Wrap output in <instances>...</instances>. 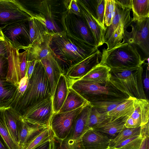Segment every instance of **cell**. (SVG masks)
Here are the masks:
<instances>
[{"mask_svg": "<svg viewBox=\"0 0 149 149\" xmlns=\"http://www.w3.org/2000/svg\"><path fill=\"white\" fill-rule=\"evenodd\" d=\"M65 31L52 33L50 45L63 74L70 67L94 53L98 47H91L79 40L77 42ZM51 47V46H50Z\"/></svg>", "mask_w": 149, "mask_h": 149, "instance_id": "cell-1", "label": "cell"}, {"mask_svg": "<svg viewBox=\"0 0 149 149\" xmlns=\"http://www.w3.org/2000/svg\"><path fill=\"white\" fill-rule=\"evenodd\" d=\"M51 96V88L46 73L40 61H36L25 91L10 107L21 117L33 105Z\"/></svg>", "mask_w": 149, "mask_h": 149, "instance_id": "cell-2", "label": "cell"}, {"mask_svg": "<svg viewBox=\"0 0 149 149\" xmlns=\"http://www.w3.org/2000/svg\"><path fill=\"white\" fill-rule=\"evenodd\" d=\"M143 72L142 65L125 69L111 68L109 81L130 97L147 99L143 83Z\"/></svg>", "mask_w": 149, "mask_h": 149, "instance_id": "cell-3", "label": "cell"}, {"mask_svg": "<svg viewBox=\"0 0 149 149\" xmlns=\"http://www.w3.org/2000/svg\"><path fill=\"white\" fill-rule=\"evenodd\" d=\"M68 88L74 90L88 103L126 100L130 97L120 91L109 82L101 85L82 80L68 82Z\"/></svg>", "mask_w": 149, "mask_h": 149, "instance_id": "cell-4", "label": "cell"}, {"mask_svg": "<svg viewBox=\"0 0 149 149\" xmlns=\"http://www.w3.org/2000/svg\"><path fill=\"white\" fill-rule=\"evenodd\" d=\"M144 62L134 48L120 42L110 49L104 48L100 63L111 68L121 69L141 66Z\"/></svg>", "mask_w": 149, "mask_h": 149, "instance_id": "cell-5", "label": "cell"}, {"mask_svg": "<svg viewBox=\"0 0 149 149\" xmlns=\"http://www.w3.org/2000/svg\"><path fill=\"white\" fill-rule=\"evenodd\" d=\"M130 26L131 31L125 29L122 43H127L137 50L142 60H148L149 56V17L132 18Z\"/></svg>", "mask_w": 149, "mask_h": 149, "instance_id": "cell-6", "label": "cell"}, {"mask_svg": "<svg viewBox=\"0 0 149 149\" xmlns=\"http://www.w3.org/2000/svg\"><path fill=\"white\" fill-rule=\"evenodd\" d=\"M91 108L89 103L85 106L76 117L67 136L57 143L59 149H84L81 139L88 130L87 124Z\"/></svg>", "mask_w": 149, "mask_h": 149, "instance_id": "cell-7", "label": "cell"}, {"mask_svg": "<svg viewBox=\"0 0 149 149\" xmlns=\"http://www.w3.org/2000/svg\"><path fill=\"white\" fill-rule=\"evenodd\" d=\"M33 13L18 0H0V30L18 22L29 21Z\"/></svg>", "mask_w": 149, "mask_h": 149, "instance_id": "cell-8", "label": "cell"}, {"mask_svg": "<svg viewBox=\"0 0 149 149\" xmlns=\"http://www.w3.org/2000/svg\"><path fill=\"white\" fill-rule=\"evenodd\" d=\"M6 43L8 61L6 79L18 86L20 81L26 73L27 50L19 52L18 50L6 40Z\"/></svg>", "mask_w": 149, "mask_h": 149, "instance_id": "cell-9", "label": "cell"}, {"mask_svg": "<svg viewBox=\"0 0 149 149\" xmlns=\"http://www.w3.org/2000/svg\"><path fill=\"white\" fill-rule=\"evenodd\" d=\"M88 104L70 111L53 113L49 126L53 136L60 140L65 139L69 133L77 116L84 107Z\"/></svg>", "mask_w": 149, "mask_h": 149, "instance_id": "cell-10", "label": "cell"}, {"mask_svg": "<svg viewBox=\"0 0 149 149\" xmlns=\"http://www.w3.org/2000/svg\"><path fill=\"white\" fill-rule=\"evenodd\" d=\"M5 40L15 48L26 50L30 43L29 21L15 23L1 30Z\"/></svg>", "mask_w": 149, "mask_h": 149, "instance_id": "cell-11", "label": "cell"}, {"mask_svg": "<svg viewBox=\"0 0 149 149\" xmlns=\"http://www.w3.org/2000/svg\"><path fill=\"white\" fill-rule=\"evenodd\" d=\"M53 113L51 96L33 105L20 118L31 123L49 127Z\"/></svg>", "mask_w": 149, "mask_h": 149, "instance_id": "cell-12", "label": "cell"}, {"mask_svg": "<svg viewBox=\"0 0 149 149\" xmlns=\"http://www.w3.org/2000/svg\"><path fill=\"white\" fill-rule=\"evenodd\" d=\"M101 53L98 49L85 59L72 65L65 75L68 82L78 80L100 63Z\"/></svg>", "mask_w": 149, "mask_h": 149, "instance_id": "cell-13", "label": "cell"}, {"mask_svg": "<svg viewBox=\"0 0 149 149\" xmlns=\"http://www.w3.org/2000/svg\"><path fill=\"white\" fill-rule=\"evenodd\" d=\"M115 1L116 5L115 15L110 26L106 27L104 43L107 42L120 25L123 24L127 28L130 26L132 21V18L130 15L131 9L123 7Z\"/></svg>", "mask_w": 149, "mask_h": 149, "instance_id": "cell-14", "label": "cell"}, {"mask_svg": "<svg viewBox=\"0 0 149 149\" xmlns=\"http://www.w3.org/2000/svg\"><path fill=\"white\" fill-rule=\"evenodd\" d=\"M110 139L104 134L91 129L84 134L81 141L84 149H109Z\"/></svg>", "mask_w": 149, "mask_h": 149, "instance_id": "cell-15", "label": "cell"}, {"mask_svg": "<svg viewBox=\"0 0 149 149\" xmlns=\"http://www.w3.org/2000/svg\"><path fill=\"white\" fill-rule=\"evenodd\" d=\"M81 15L91 30L97 46L98 47L104 44L105 31L94 19L82 0H77Z\"/></svg>", "mask_w": 149, "mask_h": 149, "instance_id": "cell-16", "label": "cell"}, {"mask_svg": "<svg viewBox=\"0 0 149 149\" xmlns=\"http://www.w3.org/2000/svg\"><path fill=\"white\" fill-rule=\"evenodd\" d=\"M128 117V116H125L113 119L112 116H109L91 129L103 133L109 137L110 136L111 139L112 137L113 139L126 128L125 125Z\"/></svg>", "mask_w": 149, "mask_h": 149, "instance_id": "cell-17", "label": "cell"}, {"mask_svg": "<svg viewBox=\"0 0 149 149\" xmlns=\"http://www.w3.org/2000/svg\"><path fill=\"white\" fill-rule=\"evenodd\" d=\"M52 37V33H51L42 43L29 45L26 50L27 61L34 60L40 61L42 59L54 54L50 47Z\"/></svg>", "mask_w": 149, "mask_h": 149, "instance_id": "cell-18", "label": "cell"}, {"mask_svg": "<svg viewBox=\"0 0 149 149\" xmlns=\"http://www.w3.org/2000/svg\"><path fill=\"white\" fill-rule=\"evenodd\" d=\"M41 62L48 77L53 96L61 75L63 74L60 66L55 58L54 54L41 60Z\"/></svg>", "mask_w": 149, "mask_h": 149, "instance_id": "cell-19", "label": "cell"}, {"mask_svg": "<svg viewBox=\"0 0 149 149\" xmlns=\"http://www.w3.org/2000/svg\"><path fill=\"white\" fill-rule=\"evenodd\" d=\"M110 70L106 65L99 63L79 80L105 85L109 82Z\"/></svg>", "mask_w": 149, "mask_h": 149, "instance_id": "cell-20", "label": "cell"}, {"mask_svg": "<svg viewBox=\"0 0 149 149\" xmlns=\"http://www.w3.org/2000/svg\"><path fill=\"white\" fill-rule=\"evenodd\" d=\"M21 119L19 145L22 149L27 142L48 127L31 123Z\"/></svg>", "mask_w": 149, "mask_h": 149, "instance_id": "cell-21", "label": "cell"}, {"mask_svg": "<svg viewBox=\"0 0 149 149\" xmlns=\"http://www.w3.org/2000/svg\"><path fill=\"white\" fill-rule=\"evenodd\" d=\"M68 91V82L65 76L62 74L56 85L52 96L54 113H58L63 105Z\"/></svg>", "mask_w": 149, "mask_h": 149, "instance_id": "cell-22", "label": "cell"}, {"mask_svg": "<svg viewBox=\"0 0 149 149\" xmlns=\"http://www.w3.org/2000/svg\"><path fill=\"white\" fill-rule=\"evenodd\" d=\"M18 86L7 81L0 78V109L10 106L15 98Z\"/></svg>", "mask_w": 149, "mask_h": 149, "instance_id": "cell-23", "label": "cell"}, {"mask_svg": "<svg viewBox=\"0 0 149 149\" xmlns=\"http://www.w3.org/2000/svg\"><path fill=\"white\" fill-rule=\"evenodd\" d=\"M4 114L6 122L13 138L19 145L21 116L10 106L4 109Z\"/></svg>", "mask_w": 149, "mask_h": 149, "instance_id": "cell-24", "label": "cell"}, {"mask_svg": "<svg viewBox=\"0 0 149 149\" xmlns=\"http://www.w3.org/2000/svg\"><path fill=\"white\" fill-rule=\"evenodd\" d=\"M30 45L43 42L51 33L42 24L32 18L29 21Z\"/></svg>", "mask_w": 149, "mask_h": 149, "instance_id": "cell-25", "label": "cell"}, {"mask_svg": "<svg viewBox=\"0 0 149 149\" xmlns=\"http://www.w3.org/2000/svg\"><path fill=\"white\" fill-rule=\"evenodd\" d=\"M134 110L131 116L141 126L149 122V102L147 99L134 98Z\"/></svg>", "mask_w": 149, "mask_h": 149, "instance_id": "cell-26", "label": "cell"}, {"mask_svg": "<svg viewBox=\"0 0 149 149\" xmlns=\"http://www.w3.org/2000/svg\"><path fill=\"white\" fill-rule=\"evenodd\" d=\"M94 19L104 31L105 0L83 1Z\"/></svg>", "mask_w": 149, "mask_h": 149, "instance_id": "cell-27", "label": "cell"}, {"mask_svg": "<svg viewBox=\"0 0 149 149\" xmlns=\"http://www.w3.org/2000/svg\"><path fill=\"white\" fill-rule=\"evenodd\" d=\"M89 103L74 90L68 88L67 97L58 113L66 112L76 109Z\"/></svg>", "mask_w": 149, "mask_h": 149, "instance_id": "cell-28", "label": "cell"}, {"mask_svg": "<svg viewBox=\"0 0 149 149\" xmlns=\"http://www.w3.org/2000/svg\"><path fill=\"white\" fill-rule=\"evenodd\" d=\"M82 17V19H77L75 21L79 38L87 44L93 47H98L91 30Z\"/></svg>", "mask_w": 149, "mask_h": 149, "instance_id": "cell-29", "label": "cell"}, {"mask_svg": "<svg viewBox=\"0 0 149 149\" xmlns=\"http://www.w3.org/2000/svg\"><path fill=\"white\" fill-rule=\"evenodd\" d=\"M134 98L130 97L115 109L108 112V115L112 116L113 119L125 116H131L134 110L133 102Z\"/></svg>", "mask_w": 149, "mask_h": 149, "instance_id": "cell-30", "label": "cell"}, {"mask_svg": "<svg viewBox=\"0 0 149 149\" xmlns=\"http://www.w3.org/2000/svg\"><path fill=\"white\" fill-rule=\"evenodd\" d=\"M4 109H0V135L8 149H20L13 139L6 122Z\"/></svg>", "mask_w": 149, "mask_h": 149, "instance_id": "cell-31", "label": "cell"}, {"mask_svg": "<svg viewBox=\"0 0 149 149\" xmlns=\"http://www.w3.org/2000/svg\"><path fill=\"white\" fill-rule=\"evenodd\" d=\"M141 126L134 128H126L113 139H110L109 149L116 146L125 140L133 137L141 135Z\"/></svg>", "mask_w": 149, "mask_h": 149, "instance_id": "cell-32", "label": "cell"}, {"mask_svg": "<svg viewBox=\"0 0 149 149\" xmlns=\"http://www.w3.org/2000/svg\"><path fill=\"white\" fill-rule=\"evenodd\" d=\"M53 137L51 129L47 127L27 142L22 149H34L47 141L52 140Z\"/></svg>", "mask_w": 149, "mask_h": 149, "instance_id": "cell-33", "label": "cell"}, {"mask_svg": "<svg viewBox=\"0 0 149 149\" xmlns=\"http://www.w3.org/2000/svg\"><path fill=\"white\" fill-rule=\"evenodd\" d=\"M134 19L149 17V0H132Z\"/></svg>", "mask_w": 149, "mask_h": 149, "instance_id": "cell-34", "label": "cell"}, {"mask_svg": "<svg viewBox=\"0 0 149 149\" xmlns=\"http://www.w3.org/2000/svg\"><path fill=\"white\" fill-rule=\"evenodd\" d=\"M126 100L116 101H104L92 102L89 104L100 113H108V112L115 109Z\"/></svg>", "mask_w": 149, "mask_h": 149, "instance_id": "cell-35", "label": "cell"}, {"mask_svg": "<svg viewBox=\"0 0 149 149\" xmlns=\"http://www.w3.org/2000/svg\"><path fill=\"white\" fill-rule=\"evenodd\" d=\"M32 17L40 22L51 33H54L61 31L60 27L53 19L45 16L41 13H33Z\"/></svg>", "mask_w": 149, "mask_h": 149, "instance_id": "cell-36", "label": "cell"}, {"mask_svg": "<svg viewBox=\"0 0 149 149\" xmlns=\"http://www.w3.org/2000/svg\"><path fill=\"white\" fill-rule=\"evenodd\" d=\"M109 116L107 113H100L91 106L88 116L87 127L88 130L100 123L107 118Z\"/></svg>", "mask_w": 149, "mask_h": 149, "instance_id": "cell-37", "label": "cell"}, {"mask_svg": "<svg viewBox=\"0 0 149 149\" xmlns=\"http://www.w3.org/2000/svg\"><path fill=\"white\" fill-rule=\"evenodd\" d=\"M127 28L123 24L120 25L113 32L107 42L105 43L107 46V50L114 47L121 42L123 36L125 29Z\"/></svg>", "mask_w": 149, "mask_h": 149, "instance_id": "cell-38", "label": "cell"}, {"mask_svg": "<svg viewBox=\"0 0 149 149\" xmlns=\"http://www.w3.org/2000/svg\"><path fill=\"white\" fill-rule=\"evenodd\" d=\"M143 138L141 135L136 136L125 140L110 149H138Z\"/></svg>", "mask_w": 149, "mask_h": 149, "instance_id": "cell-39", "label": "cell"}, {"mask_svg": "<svg viewBox=\"0 0 149 149\" xmlns=\"http://www.w3.org/2000/svg\"><path fill=\"white\" fill-rule=\"evenodd\" d=\"M63 3L68 13L74 14L78 16L81 17L80 10L77 0H65Z\"/></svg>", "mask_w": 149, "mask_h": 149, "instance_id": "cell-40", "label": "cell"}, {"mask_svg": "<svg viewBox=\"0 0 149 149\" xmlns=\"http://www.w3.org/2000/svg\"><path fill=\"white\" fill-rule=\"evenodd\" d=\"M8 68L7 55H0V78L6 79Z\"/></svg>", "mask_w": 149, "mask_h": 149, "instance_id": "cell-41", "label": "cell"}, {"mask_svg": "<svg viewBox=\"0 0 149 149\" xmlns=\"http://www.w3.org/2000/svg\"><path fill=\"white\" fill-rule=\"evenodd\" d=\"M29 79L26 74L25 77L21 80L18 86V89L15 97L13 102L17 100L23 95L27 87Z\"/></svg>", "mask_w": 149, "mask_h": 149, "instance_id": "cell-42", "label": "cell"}, {"mask_svg": "<svg viewBox=\"0 0 149 149\" xmlns=\"http://www.w3.org/2000/svg\"><path fill=\"white\" fill-rule=\"evenodd\" d=\"M105 15L114 12L116 7L115 0H105Z\"/></svg>", "mask_w": 149, "mask_h": 149, "instance_id": "cell-43", "label": "cell"}, {"mask_svg": "<svg viewBox=\"0 0 149 149\" xmlns=\"http://www.w3.org/2000/svg\"><path fill=\"white\" fill-rule=\"evenodd\" d=\"M36 61L34 60L31 61H27L26 74L29 79L30 78L33 72Z\"/></svg>", "mask_w": 149, "mask_h": 149, "instance_id": "cell-44", "label": "cell"}, {"mask_svg": "<svg viewBox=\"0 0 149 149\" xmlns=\"http://www.w3.org/2000/svg\"><path fill=\"white\" fill-rule=\"evenodd\" d=\"M125 125V127L127 128H134L141 126L131 116L129 117Z\"/></svg>", "mask_w": 149, "mask_h": 149, "instance_id": "cell-45", "label": "cell"}, {"mask_svg": "<svg viewBox=\"0 0 149 149\" xmlns=\"http://www.w3.org/2000/svg\"><path fill=\"white\" fill-rule=\"evenodd\" d=\"M7 55L6 40L3 35L0 37V55Z\"/></svg>", "mask_w": 149, "mask_h": 149, "instance_id": "cell-46", "label": "cell"}, {"mask_svg": "<svg viewBox=\"0 0 149 149\" xmlns=\"http://www.w3.org/2000/svg\"><path fill=\"white\" fill-rule=\"evenodd\" d=\"M123 7L132 9V0H115Z\"/></svg>", "mask_w": 149, "mask_h": 149, "instance_id": "cell-47", "label": "cell"}, {"mask_svg": "<svg viewBox=\"0 0 149 149\" xmlns=\"http://www.w3.org/2000/svg\"><path fill=\"white\" fill-rule=\"evenodd\" d=\"M34 149H53L52 139L47 141Z\"/></svg>", "mask_w": 149, "mask_h": 149, "instance_id": "cell-48", "label": "cell"}, {"mask_svg": "<svg viewBox=\"0 0 149 149\" xmlns=\"http://www.w3.org/2000/svg\"><path fill=\"white\" fill-rule=\"evenodd\" d=\"M149 69L148 68L146 69L145 76L143 80V85L144 86L145 88L147 91H148L149 90Z\"/></svg>", "mask_w": 149, "mask_h": 149, "instance_id": "cell-49", "label": "cell"}, {"mask_svg": "<svg viewBox=\"0 0 149 149\" xmlns=\"http://www.w3.org/2000/svg\"><path fill=\"white\" fill-rule=\"evenodd\" d=\"M147 139V138L146 136L143 137L141 145L138 149H146Z\"/></svg>", "mask_w": 149, "mask_h": 149, "instance_id": "cell-50", "label": "cell"}, {"mask_svg": "<svg viewBox=\"0 0 149 149\" xmlns=\"http://www.w3.org/2000/svg\"><path fill=\"white\" fill-rule=\"evenodd\" d=\"M0 149H8L0 135Z\"/></svg>", "mask_w": 149, "mask_h": 149, "instance_id": "cell-51", "label": "cell"}, {"mask_svg": "<svg viewBox=\"0 0 149 149\" xmlns=\"http://www.w3.org/2000/svg\"><path fill=\"white\" fill-rule=\"evenodd\" d=\"M146 137L147 138V139L146 145V149H149V136H148Z\"/></svg>", "mask_w": 149, "mask_h": 149, "instance_id": "cell-52", "label": "cell"}, {"mask_svg": "<svg viewBox=\"0 0 149 149\" xmlns=\"http://www.w3.org/2000/svg\"><path fill=\"white\" fill-rule=\"evenodd\" d=\"M3 33L1 31V30H0V37L2 36H3Z\"/></svg>", "mask_w": 149, "mask_h": 149, "instance_id": "cell-53", "label": "cell"}]
</instances>
